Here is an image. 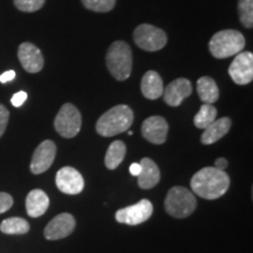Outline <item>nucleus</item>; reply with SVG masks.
Wrapping results in <instances>:
<instances>
[{"label":"nucleus","mask_w":253,"mask_h":253,"mask_svg":"<svg viewBox=\"0 0 253 253\" xmlns=\"http://www.w3.org/2000/svg\"><path fill=\"white\" fill-rule=\"evenodd\" d=\"M82 118L79 109L74 104L65 103L59 110L54 120L55 130L65 138L75 137L80 131Z\"/></svg>","instance_id":"nucleus-6"},{"label":"nucleus","mask_w":253,"mask_h":253,"mask_svg":"<svg viewBox=\"0 0 253 253\" xmlns=\"http://www.w3.org/2000/svg\"><path fill=\"white\" fill-rule=\"evenodd\" d=\"M197 93L199 99L208 104H212L219 99L217 84L210 77H202L197 81Z\"/></svg>","instance_id":"nucleus-20"},{"label":"nucleus","mask_w":253,"mask_h":253,"mask_svg":"<svg viewBox=\"0 0 253 253\" xmlns=\"http://www.w3.org/2000/svg\"><path fill=\"white\" fill-rule=\"evenodd\" d=\"M192 93L191 82L188 79L181 78L172 81L163 89L164 102L169 104L170 107H178L186 97Z\"/></svg>","instance_id":"nucleus-15"},{"label":"nucleus","mask_w":253,"mask_h":253,"mask_svg":"<svg viewBox=\"0 0 253 253\" xmlns=\"http://www.w3.org/2000/svg\"><path fill=\"white\" fill-rule=\"evenodd\" d=\"M227 166H229V162H227L226 158H223V157L217 158L216 162H214V168H217V169L219 170H224V171H225Z\"/></svg>","instance_id":"nucleus-31"},{"label":"nucleus","mask_w":253,"mask_h":253,"mask_svg":"<svg viewBox=\"0 0 253 253\" xmlns=\"http://www.w3.org/2000/svg\"><path fill=\"white\" fill-rule=\"evenodd\" d=\"M26 100H27V93H25V91H18V93H15L13 96H12L11 103L13 104L14 107H21Z\"/></svg>","instance_id":"nucleus-29"},{"label":"nucleus","mask_w":253,"mask_h":253,"mask_svg":"<svg viewBox=\"0 0 253 253\" xmlns=\"http://www.w3.org/2000/svg\"><path fill=\"white\" fill-rule=\"evenodd\" d=\"M169 126L161 116H150L142 125V135L154 144H163L167 141Z\"/></svg>","instance_id":"nucleus-14"},{"label":"nucleus","mask_w":253,"mask_h":253,"mask_svg":"<svg viewBox=\"0 0 253 253\" xmlns=\"http://www.w3.org/2000/svg\"><path fill=\"white\" fill-rule=\"evenodd\" d=\"M49 208V197L40 189L32 190L26 197V211L28 216L37 218L42 216Z\"/></svg>","instance_id":"nucleus-17"},{"label":"nucleus","mask_w":253,"mask_h":253,"mask_svg":"<svg viewBox=\"0 0 253 253\" xmlns=\"http://www.w3.org/2000/svg\"><path fill=\"white\" fill-rule=\"evenodd\" d=\"M141 172L137 176V183L141 189L148 190L156 186L161 181V171L151 158L144 157L141 162Z\"/></svg>","instance_id":"nucleus-16"},{"label":"nucleus","mask_w":253,"mask_h":253,"mask_svg":"<svg viewBox=\"0 0 253 253\" xmlns=\"http://www.w3.org/2000/svg\"><path fill=\"white\" fill-rule=\"evenodd\" d=\"M229 74L237 84H248L253 80V54L240 52L230 65Z\"/></svg>","instance_id":"nucleus-10"},{"label":"nucleus","mask_w":253,"mask_h":253,"mask_svg":"<svg viewBox=\"0 0 253 253\" xmlns=\"http://www.w3.org/2000/svg\"><path fill=\"white\" fill-rule=\"evenodd\" d=\"M126 153V144L122 141H114L109 145L108 150L106 153V157H104V164H106V167L109 170L116 169L123 162V160H125Z\"/></svg>","instance_id":"nucleus-21"},{"label":"nucleus","mask_w":253,"mask_h":253,"mask_svg":"<svg viewBox=\"0 0 253 253\" xmlns=\"http://www.w3.org/2000/svg\"><path fill=\"white\" fill-rule=\"evenodd\" d=\"M13 207V198L9 194L0 192V213H4Z\"/></svg>","instance_id":"nucleus-27"},{"label":"nucleus","mask_w":253,"mask_h":253,"mask_svg":"<svg viewBox=\"0 0 253 253\" xmlns=\"http://www.w3.org/2000/svg\"><path fill=\"white\" fill-rule=\"evenodd\" d=\"M231 120L229 118H221L219 120H214L210 126L204 129V132L202 134L201 141L203 144H213L217 141H219L221 137H224L227 132L230 131Z\"/></svg>","instance_id":"nucleus-18"},{"label":"nucleus","mask_w":253,"mask_h":253,"mask_svg":"<svg viewBox=\"0 0 253 253\" xmlns=\"http://www.w3.org/2000/svg\"><path fill=\"white\" fill-rule=\"evenodd\" d=\"M134 122V112L126 104H119L106 112L96 122L97 134L112 137L130 128Z\"/></svg>","instance_id":"nucleus-2"},{"label":"nucleus","mask_w":253,"mask_h":253,"mask_svg":"<svg viewBox=\"0 0 253 253\" xmlns=\"http://www.w3.org/2000/svg\"><path fill=\"white\" fill-rule=\"evenodd\" d=\"M197 208L195 195L184 186H173L168 191L164 209L167 213L173 218H186L191 216Z\"/></svg>","instance_id":"nucleus-4"},{"label":"nucleus","mask_w":253,"mask_h":253,"mask_svg":"<svg viewBox=\"0 0 253 253\" xmlns=\"http://www.w3.org/2000/svg\"><path fill=\"white\" fill-rule=\"evenodd\" d=\"M163 81L158 73L154 71L147 72L141 81V90L148 100H156L163 94Z\"/></svg>","instance_id":"nucleus-19"},{"label":"nucleus","mask_w":253,"mask_h":253,"mask_svg":"<svg viewBox=\"0 0 253 253\" xmlns=\"http://www.w3.org/2000/svg\"><path fill=\"white\" fill-rule=\"evenodd\" d=\"M107 67L116 80L125 81L130 77L132 69V52L125 41H115L107 52Z\"/></svg>","instance_id":"nucleus-3"},{"label":"nucleus","mask_w":253,"mask_h":253,"mask_svg":"<svg viewBox=\"0 0 253 253\" xmlns=\"http://www.w3.org/2000/svg\"><path fill=\"white\" fill-rule=\"evenodd\" d=\"M0 231L5 235H25L30 231V223L20 217H11L2 220Z\"/></svg>","instance_id":"nucleus-22"},{"label":"nucleus","mask_w":253,"mask_h":253,"mask_svg":"<svg viewBox=\"0 0 253 253\" xmlns=\"http://www.w3.org/2000/svg\"><path fill=\"white\" fill-rule=\"evenodd\" d=\"M239 19L246 28L253 26V0H239Z\"/></svg>","instance_id":"nucleus-24"},{"label":"nucleus","mask_w":253,"mask_h":253,"mask_svg":"<svg viewBox=\"0 0 253 253\" xmlns=\"http://www.w3.org/2000/svg\"><path fill=\"white\" fill-rule=\"evenodd\" d=\"M14 78H15V72L14 71H7V72L2 73V74L0 75V82H1V84H6V82H9V81L13 80Z\"/></svg>","instance_id":"nucleus-30"},{"label":"nucleus","mask_w":253,"mask_h":253,"mask_svg":"<svg viewBox=\"0 0 253 253\" xmlns=\"http://www.w3.org/2000/svg\"><path fill=\"white\" fill-rule=\"evenodd\" d=\"M129 171H130L132 176H138V173L141 172L140 163H132L130 168H129Z\"/></svg>","instance_id":"nucleus-32"},{"label":"nucleus","mask_w":253,"mask_h":253,"mask_svg":"<svg viewBox=\"0 0 253 253\" xmlns=\"http://www.w3.org/2000/svg\"><path fill=\"white\" fill-rule=\"evenodd\" d=\"M8 119H9L8 109L0 103V137L4 135L6 126H7V123H8Z\"/></svg>","instance_id":"nucleus-28"},{"label":"nucleus","mask_w":253,"mask_h":253,"mask_svg":"<svg viewBox=\"0 0 253 253\" xmlns=\"http://www.w3.org/2000/svg\"><path fill=\"white\" fill-rule=\"evenodd\" d=\"M46 0H14V5L19 11L27 12H37L45 5Z\"/></svg>","instance_id":"nucleus-26"},{"label":"nucleus","mask_w":253,"mask_h":253,"mask_svg":"<svg viewBox=\"0 0 253 253\" xmlns=\"http://www.w3.org/2000/svg\"><path fill=\"white\" fill-rule=\"evenodd\" d=\"M18 58L21 66L28 73H39L45 65L41 50L31 42H24L19 46Z\"/></svg>","instance_id":"nucleus-13"},{"label":"nucleus","mask_w":253,"mask_h":253,"mask_svg":"<svg viewBox=\"0 0 253 253\" xmlns=\"http://www.w3.org/2000/svg\"><path fill=\"white\" fill-rule=\"evenodd\" d=\"M116 0H82V4L88 9L94 12H109L115 6Z\"/></svg>","instance_id":"nucleus-25"},{"label":"nucleus","mask_w":253,"mask_h":253,"mask_svg":"<svg viewBox=\"0 0 253 253\" xmlns=\"http://www.w3.org/2000/svg\"><path fill=\"white\" fill-rule=\"evenodd\" d=\"M245 47V38L236 30H224L211 38L209 49L217 59H226L237 55Z\"/></svg>","instance_id":"nucleus-5"},{"label":"nucleus","mask_w":253,"mask_h":253,"mask_svg":"<svg viewBox=\"0 0 253 253\" xmlns=\"http://www.w3.org/2000/svg\"><path fill=\"white\" fill-rule=\"evenodd\" d=\"M154 207L149 199H141L138 203L116 211L115 219L126 225H140L153 216Z\"/></svg>","instance_id":"nucleus-8"},{"label":"nucleus","mask_w":253,"mask_h":253,"mask_svg":"<svg viewBox=\"0 0 253 253\" xmlns=\"http://www.w3.org/2000/svg\"><path fill=\"white\" fill-rule=\"evenodd\" d=\"M164 31L149 24H142L134 31V41L140 48L147 52H156L167 45Z\"/></svg>","instance_id":"nucleus-7"},{"label":"nucleus","mask_w":253,"mask_h":253,"mask_svg":"<svg viewBox=\"0 0 253 253\" xmlns=\"http://www.w3.org/2000/svg\"><path fill=\"white\" fill-rule=\"evenodd\" d=\"M75 226H77V220L71 213H60L47 224L43 235L48 240L63 239L71 235Z\"/></svg>","instance_id":"nucleus-12"},{"label":"nucleus","mask_w":253,"mask_h":253,"mask_svg":"<svg viewBox=\"0 0 253 253\" xmlns=\"http://www.w3.org/2000/svg\"><path fill=\"white\" fill-rule=\"evenodd\" d=\"M230 177L224 170L205 167L192 176L190 185L198 197L211 201L225 195L230 188Z\"/></svg>","instance_id":"nucleus-1"},{"label":"nucleus","mask_w":253,"mask_h":253,"mask_svg":"<svg viewBox=\"0 0 253 253\" xmlns=\"http://www.w3.org/2000/svg\"><path fill=\"white\" fill-rule=\"evenodd\" d=\"M55 184L66 195H79L84 188V177L73 167H63L56 172Z\"/></svg>","instance_id":"nucleus-9"},{"label":"nucleus","mask_w":253,"mask_h":253,"mask_svg":"<svg viewBox=\"0 0 253 253\" xmlns=\"http://www.w3.org/2000/svg\"><path fill=\"white\" fill-rule=\"evenodd\" d=\"M217 118V109L214 108L212 104L204 103L201 107L199 112L196 114L194 123L195 126L199 129H205L212 123Z\"/></svg>","instance_id":"nucleus-23"},{"label":"nucleus","mask_w":253,"mask_h":253,"mask_svg":"<svg viewBox=\"0 0 253 253\" xmlns=\"http://www.w3.org/2000/svg\"><path fill=\"white\" fill-rule=\"evenodd\" d=\"M56 155V145L53 141L46 140L38 145L31 162V171L34 175L47 171L54 162Z\"/></svg>","instance_id":"nucleus-11"}]
</instances>
